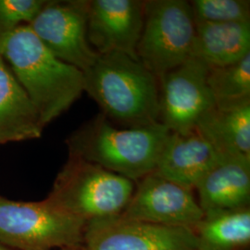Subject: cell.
Listing matches in <instances>:
<instances>
[{"instance_id": "6da1fadb", "label": "cell", "mask_w": 250, "mask_h": 250, "mask_svg": "<svg viewBox=\"0 0 250 250\" xmlns=\"http://www.w3.org/2000/svg\"><path fill=\"white\" fill-rule=\"evenodd\" d=\"M0 56L25 90L44 127L84 92L83 72L55 57L29 25L0 37Z\"/></svg>"}, {"instance_id": "7a4b0ae2", "label": "cell", "mask_w": 250, "mask_h": 250, "mask_svg": "<svg viewBox=\"0 0 250 250\" xmlns=\"http://www.w3.org/2000/svg\"><path fill=\"white\" fill-rule=\"evenodd\" d=\"M83 72L84 92L109 121L127 127L160 123V83L139 61L120 52L99 54Z\"/></svg>"}, {"instance_id": "3957f363", "label": "cell", "mask_w": 250, "mask_h": 250, "mask_svg": "<svg viewBox=\"0 0 250 250\" xmlns=\"http://www.w3.org/2000/svg\"><path fill=\"white\" fill-rule=\"evenodd\" d=\"M170 131L161 123L121 129L103 114L68 138L72 156L132 181L154 172Z\"/></svg>"}, {"instance_id": "277c9868", "label": "cell", "mask_w": 250, "mask_h": 250, "mask_svg": "<svg viewBox=\"0 0 250 250\" xmlns=\"http://www.w3.org/2000/svg\"><path fill=\"white\" fill-rule=\"evenodd\" d=\"M196 21L185 0L144 1V24L136 47L140 62L158 81L192 56Z\"/></svg>"}, {"instance_id": "5b68a950", "label": "cell", "mask_w": 250, "mask_h": 250, "mask_svg": "<svg viewBox=\"0 0 250 250\" xmlns=\"http://www.w3.org/2000/svg\"><path fill=\"white\" fill-rule=\"evenodd\" d=\"M85 220L56 203L0 197V241L26 250L68 247L80 240Z\"/></svg>"}, {"instance_id": "8992f818", "label": "cell", "mask_w": 250, "mask_h": 250, "mask_svg": "<svg viewBox=\"0 0 250 250\" xmlns=\"http://www.w3.org/2000/svg\"><path fill=\"white\" fill-rule=\"evenodd\" d=\"M134 192L132 180L71 155L50 199L93 221L122 214Z\"/></svg>"}, {"instance_id": "52a82bcc", "label": "cell", "mask_w": 250, "mask_h": 250, "mask_svg": "<svg viewBox=\"0 0 250 250\" xmlns=\"http://www.w3.org/2000/svg\"><path fill=\"white\" fill-rule=\"evenodd\" d=\"M208 66L197 57L166 73L160 83V123L171 133L196 130L201 117L215 106L207 77Z\"/></svg>"}, {"instance_id": "ba28073f", "label": "cell", "mask_w": 250, "mask_h": 250, "mask_svg": "<svg viewBox=\"0 0 250 250\" xmlns=\"http://www.w3.org/2000/svg\"><path fill=\"white\" fill-rule=\"evenodd\" d=\"M87 12L88 1H48L29 27L55 57L84 72L99 57L88 41Z\"/></svg>"}, {"instance_id": "9c48e42d", "label": "cell", "mask_w": 250, "mask_h": 250, "mask_svg": "<svg viewBox=\"0 0 250 250\" xmlns=\"http://www.w3.org/2000/svg\"><path fill=\"white\" fill-rule=\"evenodd\" d=\"M85 239L88 250H199L192 228L139 222L121 214L90 221Z\"/></svg>"}, {"instance_id": "30bf717a", "label": "cell", "mask_w": 250, "mask_h": 250, "mask_svg": "<svg viewBox=\"0 0 250 250\" xmlns=\"http://www.w3.org/2000/svg\"><path fill=\"white\" fill-rule=\"evenodd\" d=\"M122 216L166 226L198 225L205 218L192 189L152 172L142 178Z\"/></svg>"}, {"instance_id": "8fae6325", "label": "cell", "mask_w": 250, "mask_h": 250, "mask_svg": "<svg viewBox=\"0 0 250 250\" xmlns=\"http://www.w3.org/2000/svg\"><path fill=\"white\" fill-rule=\"evenodd\" d=\"M87 37L99 54L120 52L138 61L136 47L144 24V1L90 0Z\"/></svg>"}, {"instance_id": "7c38bea8", "label": "cell", "mask_w": 250, "mask_h": 250, "mask_svg": "<svg viewBox=\"0 0 250 250\" xmlns=\"http://www.w3.org/2000/svg\"><path fill=\"white\" fill-rule=\"evenodd\" d=\"M219 159L214 147L197 130L186 134L170 132L154 172L193 189Z\"/></svg>"}, {"instance_id": "4fadbf2b", "label": "cell", "mask_w": 250, "mask_h": 250, "mask_svg": "<svg viewBox=\"0 0 250 250\" xmlns=\"http://www.w3.org/2000/svg\"><path fill=\"white\" fill-rule=\"evenodd\" d=\"M195 188L205 215L245 208L250 198V161L220 156Z\"/></svg>"}, {"instance_id": "5bb4252c", "label": "cell", "mask_w": 250, "mask_h": 250, "mask_svg": "<svg viewBox=\"0 0 250 250\" xmlns=\"http://www.w3.org/2000/svg\"><path fill=\"white\" fill-rule=\"evenodd\" d=\"M196 130L219 156L250 161V100L214 106L201 117Z\"/></svg>"}, {"instance_id": "9a60e30c", "label": "cell", "mask_w": 250, "mask_h": 250, "mask_svg": "<svg viewBox=\"0 0 250 250\" xmlns=\"http://www.w3.org/2000/svg\"><path fill=\"white\" fill-rule=\"evenodd\" d=\"M44 128L25 90L0 56V145L39 138Z\"/></svg>"}, {"instance_id": "2e32d148", "label": "cell", "mask_w": 250, "mask_h": 250, "mask_svg": "<svg viewBox=\"0 0 250 250\" xmlns=\"http://www.w3.org/2000/svg\"><path fill=\"white\" fill-rule=\"evenodd\" d=\"M196 21L192 56L208 68L224 67L250 54V21L212 23Z\"/></svg>"}, {"instance_id": "e0dca14e", "label": "cell", "mask_w": 250, "mask_h": 250, "mask_svg": "<svg viewBox=\"0 0 250 250\" xmlns=\"http://www.w3.org/2000/svg\"><path fill=\"white\" fill-rule=\"evenodd\" d=\"M205 216L198 224L199 250H231L250 243L249 208Z\"/></svg>"}, {"instance_id": "ac0fdd59", "label": "cell", "mask_w": 250, "mask_h": 250, "mask_svg": "<svg viewBox=\"0 0 250 250\" xmlns=\"http://www.w3.org/2000/svg\"><path fill=\"white\" fill-rule=\"evenodd\" d=\"M207 82L215 106L250 100V54L231 65L208 68Z\"/></svg>"}, {"instance_id": "d6986e66", "label": "cell", "mask_w": 250, "mask_h": 250, "mask_svg": "<svg viewBox=\"0 0 250 250\" xmlns=\"http://www.w3.org/2000/svg\"><path fill=\"white\" fill-rule=\"evenodd\" d=\"M189 3L197 21L212 23L250 21L249 0H193Z\"/></svg>"}, {"instance_id": "ffe728a7", "label": "cell", "mask_w": 250, "mask_h": 250, "mask_svg": "<svg viewBox=\"0 0 250 250\" xmlns=\"http://www.w3.org/2000/svg\"><path fill=\"white\" fill-rule=\"evenodd\" d=\"M47 3L45 0H0V37L29 25Z\"/></svg>"}, {"instance_id": "44dd1931", "label": "cell", "mask_w": 250, "mask_h": 250, "mask_svg": "<svg viewBox=\"0 0 250 250\" xmlns=\"http://www.w3.org/2000/svg\"><path fill=\"white\" fill-rule=\"evenodd\" d=\"M0 250H6V249H4V248H2V247H0Z\"/></svg>"}]
</instances>
